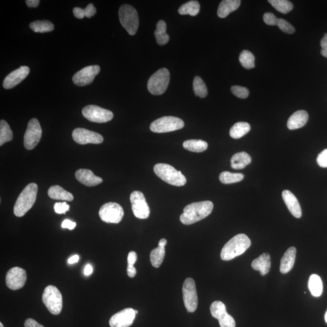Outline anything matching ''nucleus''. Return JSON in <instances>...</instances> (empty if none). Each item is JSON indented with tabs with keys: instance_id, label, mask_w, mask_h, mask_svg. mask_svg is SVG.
Listing matches in <instances>:
<instances>
[{
	"instance_id": "6e6552de",
	"label": "nucleus",
	"mask_w": 327,
	"mask_h": 327,
	"mask_svg": "<svg viewBox=\"0 0 327 327\" xmlns=\"http://www.w3.org/2000/svg\"><path fill=\"white\" fill-rule=\"evenodd\" d=\"M185 126V122L175 116H167L157 119L150 124L151 132L154 133H167L182 129Z\"/></svg>"
},
{
	"instance_id": "c9c22d12",
	"label": "nucleus",
	"mask_w": 327,
	"mask_h": 327,
	"mask_svg": "<svg viewBox=\"0 0 327 327\" xmlns=\"http://www.w3.org/2000/svg\"><path fill=\"white\" fill-rule=\"evenodd\" d=\"M244 178V175L239 173H231L229 172H223L220 175V182L225 185L241 182Z\"/></svg>"
},
{
	"instance_id": "20e7f679",
	"label": "nucleus",
	"mask_w": 327,
	"mask_h": 327,
	"mask_svg": "<svg viewBox=\"0 0 327 327\" xmlns=\"http://www.w3.org/2000/svg\"><path fill=\"white\" fill-rule=\"evenodd\" d=\"M153 171L157 177L169 185L181 187L187 183L186 178L182 172L178 171L168 164H157L154 166Z\"/></svg>"
},
{
	"instance_id": "0eeeda50",
	"label": "nucleus",
	"mask_w": 327,
	"mask_h": 327,
	"mask_svg": "<svg viewBox=\"0 0 327 327\" xmlns=\"http://www.w3.org/2000/svg\"><path fill=\"white\" fill-rule=\"evenodd\" d=\"M170 81V72L162 68L151 76L148 81L147 89L151 94L160 95L167 90Z\"/></svg>"
},
{
	"instance_id": "09e8293b",
	"label": "nucleus",
	"mask_w": 327,
	"mask_h": 327,
	"mask_svg": "<svg viewBox=\"0 0 327 327\" xmlns=\"http://www.w3.org/2000/svg\"><path fill=\"white\" fill-rule=\"evenodd\" d=\"M74 16L78 19H83L85 17L83 9L80 8H75L73 10Z\"/></svg>"
},
{
	"instance_id": "864d4df0",
	"label": "nucleus",
	"mask_w": 327,
	"mask_h": 327,
	"mask_svg": "<svg viewBox=\"0 0 327 327\" xmlns=\"http://www.w3.org/2000/svg\"><path fill=\"white\" fill-rule=\"evenodd\" d=\"M40 1L39 0H27L26 4L29 8H37L39 7Z\"/></svg>"
},
{
	"instance_id": "4d7b16f0",
	"label": "nucleus",
	"mask_w": 327,
	"mask_h": 327,
	"mask_svg": "<svg viewBox=\"0 0 327 327\" xmlns=\"http://www.w3.org/2000/svg\"><path fill=\"white\" fill-rule=\"evenodd\" d=\"M167 242L168 241L166 239H161L159 242L158 246L165 247Z\"/></svg>"
},
{
	"instance_id": "aec40b11",
	"label": "nucleus",
	"mask_w": 327,
	"mask_h": 327,
	"mask_svg": "<svg viewBox=\"0 0 327 327\" xmlns=\"http://www.w3.org/2000/svg\"><path fill=\"white\" fill-rule=\"evenodd\" d=\"M75 178L82 185L87 187L98 186L103 182L101 178L96 176L89 169H79L76 172Z\"/></svg>"
},
{
	"instance_id": "6ab92c4d",
	"label": "nucleus",
	"mask_w": 327,
	"mask_h": 327,
	"mask_svg": "<svg viewBox=\"0 0 327 327\" xmlns=\"http://www.w3.org/2000/svg\"><path fill=\"white\" fill-rule=\"evenodd\" d=\"M30 69L28 66H21L18 69L12 72L5 78L3 83L6 89H10L18 85L25 79L28 77Z\"/></svg>"
},
{
	"instance_id": "5fc2aeb1",
	"label": "nucleus",
	"mask_w": 327,
	"mask_h": 327,
	"mask_svg": "<svg viewBox=\"0 0 327 327\" xmlns=\"http://www.w3.org/2000/svg\"><path fill=\"white\" fill-rule=\"evenodd\" d=\"M93 272V268L90 264H87L84 268V274L86 276L90 275Z\"/></svg>"
},
{
	"instance_id": "c85d7f7f",
	"label": "nucleus",
	"mask_w": 327,
	"mask_h": 327,
	"mask_svg": "<svg viewBox=\"0 0 327 327\" xmlns=\"http://www.w3.org/2000/svg\"><path fill=\"white\" fill-rule=\"evenodd\" d=\"M183 147L193 152L201 153L207 149L208 144L201 139H190L184 142Z\"/></svg>"
},
{
	"instance_id": "5701e85b",
	"label": "nucleus",
	"mask_w": 327,
	"mask_h": 327,
	"mask_svg": "<svg viewBox=\"0 0 327 327\" xmlns=\"http://www.w3.org/2000/svg\"><path fill=\"white\" fill-rule=\"evenodd\" d=\"M308 120V114L305 110H298L294 112L287 121V127L290 130L298 129L306 124Z\"/></svg>"
},
{
	"instance_id": "f704fd0d",
	"label": "nucleus",
	"mask_w": 327,
	"mask_h": 327,
	"mask_svg": "<svg viewBox=\"0 0 327 327\" xmlns=\"http://www.w3.org/2000/svg\"><path fill=\"white\" fill-rule=\"evenodd\" d=\"M13 133L12 132L10 125L5 120L0 121V145L2 146L6 142L13 140Z\"/></svg>"
},
{
	"instance_id": "a878e982",
	"label": "nucleus",
	"mask_w": 327,
	"mask_h": 327,
	"mask_svg": "<svg viewBox=\"0 0 327 327\" xmlns=\"http://www.w3.org/2000/svg\"><path fill=\"white\" fill-rule=\"evenodd\" d=\"M48 195L51 199L72 201L74 200V196L71 193L65 191L60 186H51L48 190Z\"/></svg>"
},
{
	"instance_id": "2eb2a0df",
	"label": "nucleus",
	"mask_w": 327,
	"mask_h": 327,
	"mask_svg": "<svg viewBox=\"0 0 327 327\" xmlns=\"http://www.w3.org/2000/svg\"><path fill=\"white\" fill-rule=\"evenodd\" d=\"M72 138L79 144H101L104 141L100 134L83 128H77L73 131Z\"/></svg>"
},
{
	"instance_id": "a19ab883",
	"label": "nucleus",
	"mask_w": 327,
	"mask_h": 327,
	"mask_svg": "<svg viewBox=\"0 0 327 327\" xmlns=\"http://www.w3.org/2000/svg\"><path fill=\"white\" fill-rule=\"evenodd\" d=\"M231 91L233 95L239 98H247L249 95V91L246 87L239 86H233L231 87Z\"/></svg>"
},
{
	"instance_id": "39448f33",
	"label": "nucleus",
	"mask_w": 327,
	"mask_h": 327,
	"mask_svg": "<svg viewBox=\"0 0 327 327\" xmlns=\"http://www.w3.org/2000/svg\"><path fill=\"white\" fill-rule=\"evenodd\" d=\"M118 14L122 27L130 36H135L139 27L138 14L135 8L129 5H122Z\"/></svg>"
},
{
	"instance_id": "de8ad7c7",
	"label": "nucleus",
	"mask_w": 327,
	"mask_h": 327,
	"mask_svg": "<svg viewBox=\"0 0 327 327\" xmlns=\"http://www.w3.org/2000/svg\"><path fill=\"white\" fill-rule=\"evenodd\" d=\"M77 226V224L75 222H73L69 220H64L62 224H61V227L64 228V229H68L70 230H74Z\"/></svg>"
},
{
	"instance_id": "f3484780",
	"label": "nucleus",
	"mask_w": 327,
	"mask_h": 327,
	"mask_svg": "<svg viewBox=\"0 0 327 327\" xmlns=\"http://www.w3.org/2000/svg\"><path fill=\"white\" fill-rule=\"evenodd\" d=\"M27 279L26 271L22 268L16 267L8 271L6 276V283L8 288L17 290L24 287Z\"/></svg>"
},
{
	"instance_id": "ddd939ff",
	"label": "nucleus",
	"mask_w": 327,
	"mask_h": 327,
	"mask_svg": "<svg viewBox=\"0 0 327 327\" xmlns=\"http://www.w3.org/2000/svg\"><path fill=\"white\" fill-rule=\"evenodd\" d=\"M130 200L134 215L137 218L145 220L149 217L150 208L144 194L139 191H134L130 194Z\"/></svg>"
},
{
	"instance_id": "f03ea898",
	"label": "nucleus",
	"mask_w": 327,
	"mask_h": 327,
	"mask_svg": "<svg viewBox=\"0 0 327 327\" xmlns=\"http://www.w3.org/2000/svg\"><path fill=\"white\" fill-rule=\"evenodd\" d=\"M250 245V239L246 235H236L224 245L221 250V258L223 261H230L243 254Z\"/></svg>"
},
{
	"instance_id": "3c124183",
	"label": "nucleus",
	"mask_w": 327,
	"mask_h": 327,
	"mask_svg": "<svg viewBox=\"0 0 327 327\" xmlns=\"http://www.w3.org/2000/svg\"><path fill=\"white\" fill-rule=\"evenodd\" d=\"M137 260V255L135 252L132 251L129 253H128L127 257V262L128 265H132L135 264V262Z\"/></svg>"
},
{
	"instance_id": "bf43d9fd",
	"label": "nucleus",
	"mask_w": 327,
	"mask_h": 327,
	"mask_svg": "<svg viewBox=\"0 0 327 327\" xmlns=\"http://www.w3.org/2000/svg\"><path fill=\"white\" fill-rule=\"evenodd\" d=\"M0 327H4V325H3V323L2 322L0 323Z\"/></svg>"
},
{
	"instance_id": "6e6d98bb",
	"label": "nucleus",
	"mask_w": 327,
	"mask_h": 327,
	"mask_svg": "<svg viewBox=\"0 0 327 327\" xmlns=\"http://www.w3.org/2000/svg\"><path fill=\"white\" fill-rule=\"evenodd\" d=\"M79 256L78 255H74L71 257V258H70L68 260V263L70 264H74L75 263H77L78 261H79Z\"/></svg>"
},
{
	"instance_id": "a18cd8bd",
	"label": "nucleus",
	"mask_w": 327,
	"mask_h": 327,
	"mask_svg": "<svg viewBox=\"0 0 327 327\" xmlns=\"http://www.w3.org/2000/svg\"><path fill=\"white\" fill-rule=\"evenodd\" d=\"M84 11L85 17L89 19L94 16L96 13V8L92 4L87 5V7L85 9H84Z\"/></svg>"
},
{
	"instance_id": "4c0bfd02",
	"label": "nucleus",
	"mask_w": 327,
	"mask_h": 327,
	"mask_svg": "<svg viewBox=\"0 0 327 327\" xmlns=\"http://www.w3.org/2000/svg\"><path fill=\"white\" fill-rule=\"evenodd\" d=\"M268 3L276 11L282 14H288L293 9V5L287 0H269Z\"/></svg>"
},
{
	"instance_id": "052dcab7",
	"label": "nucleus",
	"mask_w": 327,
	"mask_h": 327,
	"mask_svg": "<svg viewBox=\"0 0 327 327\" xmlns=\"http://www.w3.org/2000/svg\"><path fill=\"white\" fill-rule=\"evenodd\" d=\"M135 313H136V314H137V313H138V311H136V310H135Z\"/></svg>"
},
{
	"instance_id": "ea45409f",
	"label": "nucleus",
	"mask_w": 327,
	"mask_h": 327,
	"mask_svg": "<svg viewBox=\"0 0 327 327\" xmlns=\"http://www.w3.org/2000/svg\"><path fill=\"white\" fill-rule=\"evenodd\" d=\"M277 26H278L279 28L282 32H284L286 34H292L296 31V29L294 28V26H292L290 23H289L284 19H279Z\"/></svg>"
},
{
	"instance_id": "37998d69",
	"label": "nucleus",
	"mask_w": 327,
	"mask_h": 327,
	"mask_svg": "<svg viewBox=\"0 0 327 327\" xmlns=\"http://www.w3.org/2000/svg\"><path fill=\"white\" fill-rule=\"evenodd\" d=\"M70 206L66 202L57 203L55 204L54 210L58 214H65L69 211Z\"/></svg>"
},
{
	"instance_id": "9b49d317",
	"label": "nucleus",
	"mask_w": 327,
	"mask_h": 327,
	"mask_svg": "<svg viewBox=\"0 0 327 327\" xmlns=\"http://www.w3.org/2000/svg\"><path fill=\"white\" fill-rule=\"evenodd\" d=\"M42 136V129L40 122L36 118L29 121L24 136V145L27 150L34 149L39 144Z\"/></svg>"
},
{
	"instance_id": "58836bf2",
	"label": "nucleus",
	"mask_w": 327,
	"mask_h": 327,
	"mask_svg": "<svg viewBox=\"0 0 327 327\" xmlns=\"http://www.w3.org/2000/svg\"><path fill=\"white\" fill-rule=\"evenodd\" d=\"M193 88L196 96L200 98H205L208 94L205 83L200 77H195L193 83Z\"/></svg>"
},
{
	"instance_id": "b1692460",
	"label": "nucleus",
	"mask_w": 327,
	"mask_h": 327,
	"mask_svg": "<svg viewBox=\"0 0 327 327\" xmlns=\"http://www.w3.org/2000/svg\"><path fill=\"white\" fill-rule=\"evenodd\" d=\"M252 267L254 270L259 271L262 276H265L269 272L271 268L270 255L264 253L252 262Z\"/></svg>"
},
{
	"instance_id": "603ef678",
	"label": "nucleus",
	"mask_w": 327,
	"mask_h": 327,
	"mask_svg": "<svg viewBox=\"0 0 327 327\" xmlns=\"http://www.w3.org/2000/svg\"><path fill=\"white\" fill-rule=\"evenodd\" d=\"M127 272L128 276L130 277H134L136 274V270L135 267L132 265H128L127 268Z\"/></svg>"
},
{
	"instance_id": "cd10ccee",
	"label": "nucleus",
	"mask_w": 327,
	"mask_h": 327,
	"mask_svg": "<svg viewBox=\"0 0 327 327\" xmlns=\"http://www.w3.org/2000/svg\"><path fill=\"white\" fill-rule=\"evenodd\" d=\"M166 30H167V25H166L165 21L160 20L157 22L156 30L154 32L157 45L163 46L169 42L170 38H169V35L166 33Z\"/></svg>"
},
{
	"instance_id": "49530a36",
	"label": "nucleus",
	"mask_w": 327,
	"mask_h": 327,
	"mask_svg": "<svg viewBox=\"0 0 327 327\" xmlns=\"http://www.w3.org/2000/svg\"><path fill=\"white\" fill-rule=\"evenodd\" d=\"M321 50L320 54L323 57L327 58V34H324V36L320 41Z\"/></svg>"
},
{
	"instance_id": "412c9836",
	"label": "nucleus",
	"mask_w": 327,
	"mask_h": 327,
	"mask_svg": "<svg viewBox=\"0 0 327 327\" xmlns=\"http://www.w3.org/2000/svg\"><path fill=\"white\" fill-rule=\"evenodd\" d=\"M283 200L292 215L296 218L302 217V210L298 200L290 191L285 190L282 194Z\"/></svg>"
},
{
	"instance_id": "f8f14e48",
	"label": "nucleus",
	"mask_w": 327,
	"mask_h": 327,
	"mask_svg": "<svg viewBox=\"0 0 327 327\" xmlns=\"http://www.w3.org/2000/svg\"><path fill=\"white\" fill-rule=\"evenodd\" d=\"M183 294L187 310L191 313L195 312L198 307V295L195 282L191 277L184 282Z\"/></svg>"
},
{
	"instance_id": "7ed1b4c3",
	"label": "nucleus",
	"mask_w": 327,
	"mask_h": 327,
	"mask_svg": "<svg viewBox=\"0 0 327 327\" xmlns=\"http://www.w3.org/2000/svg\"><path fill=\"white\" fill-rule=\"evenodd\" d=\"M38 186L36 183H30L26 187L19 195L14 208V215L22 217L26 214L36 203Z\"/></svg>"
},
{
	"instance_id": "e433bc0d",
	"label": "nucleus",
	"mask_w": 327,
	"mask_h": 327,
	"mask_svg": "<svg viewBox=\"0 0 327 327\" xmlns=\"http://www.w3.org/2000/svg\"><path fill=\"white\" fill-rule=\"evenodd\" d=\"M239 61L242 67L246 69H252L255 68V58L252 52L244 50L241 52L239 58Z\"/></svg>"
},
{
	"instance_id": "473e14b6",
	"label": "nucleus",
	"mask_w": 327,
	"mask_h": 327,
	"mask_svg": "<svg viewBox=\"0 0 327 327\" xmlns=\"http://www.w3.org/2000/svg\"><path fill=\"white\" fill-rule=\"evenodd\" d=\"M29 27L36 33H46V32H51L54 29L53 23L48 20H42V21H36L32 22L29 25Z\"/></svg>"
},
{
	"instance_id": "4be33fe9",
	"label": "nucleus",
	"mask_w": 327,
	"mask_h": 327,
	"mask_svg": "<svg viewBox=\"0 0 327 327\" xmlns=\"http://www.w3.org/2000/svg\"><path fill=\"white\" fill-rule=\"evenodd\" d=\"M296 255V249L294 247H291L286 251L280 264V271L281 273L286 274L292 270L295 262Z\"/></svg>"
},
{
	"instance_id": "72a5a7b5",
	"label": "nucleus",
	"mask_w": 327,
	"mask_h": 327,
	"mask_svg": "<svg viewBox=\"0 0 327 327\" xmlns=\"http://www.w3.org/2000/svg\"><path fill=\"white\" fill-rule=\"evenodd\" d=\"M166 254L165 247L158 246L150 253V262L152 266L159 268L162 264Z\"/></svg>"
},
{
	"instance_id": "9d476101",
	"label": "nucleus",
	"mask_w": 327,
	"mask_h": 327,
	"mask_svg": "<svg viewBox=\"0 0 327 327\" xmlns=\"http://www.w3.org/2000/svg\"><path fill=\"white\" fill-rule=\"evenodd\" d=\"M82 114L89 121L96 123H104L112 120L113 118V113L111 111L95 105H89L84 107Z\"/></svg>"
},
{
	"instance_id": "13d9d810",
	"label": "nucleus",
	"mask_w": 327,
	"mask_h": 327,
	"mask_svg": "<svg viewBox=\"0 0 327 327\" xmlns=\"http://www.w3.org/2000/svg\"><path fill=\"white\" fill-rule=\"evenodd\" d=\"M325 322L327 323V310H326V313L325 314Z\"/></svg>"
},
{
	"instance_id": "7c9ffc66",
	"label": "nucleus",
	"mask_w": 327,
	"mask_h": 327,
	"mask_svg": "<svg viewBox=\"0 0 327 327\" xmlns=\"http://www.w3.org/2000/svg\"><path fill=\"white\" fill-rule=\"evenodd\" d=\"M250 125L245 122H239L233 125L230 130V135L233 139H239L250 132Z\"/></svg>"
},
{
	"instance_id": "a211bd4d",
	"label": "nucleus",
	"mask_w": 327,
	"mask_h": 327,
	"mask_svg": "<svg viewBox=\"0 0 327 327\" xmlns=\"http://www.w3.org/2000/svg\"><path fill=\"white\" fill-rule=\"evenodd\" d=\"M135 309L127 308L118 312L112 317L109 320L111 327H128L132 325L135 319Z\"/></svg>"
},
{
	"instance_id": "4468645a",
	"label": "nucleus",
	"mask_w": 327,
	"mask_h": 327,
	"mask_svg": "<svg viewBox=\"0 0 327 327\" xmlns=\"http://www.w3.org/2000/svg\"><path fill=\"white\" fill-rule=\"evenodd\" d=\"M212 316L217 319L221 327H235L236 322L232 316L227 313L226 306L223 302L215 301L210 306Z\"/></svg>"
},
{
	"instance_id": "c03bdc74",
	"label": "nucleus",
	"mask_w": 327,
	"mask_h": 327,
	"mask_svg": "<svg viewBox=\"0 0 327 327\" xmlns=\"http://www.w3.org/2000/svg\"><path fill=\"white\" fill-rule=\"evenodd\" d=\"M318 165L321 168H327V148L319 154L317 157Z\"/></svg>"
},
{
	"instance_id": "bb28decb",
	"label": "nucleus",
	"mask_w": 327,
	"mask_h": 327,
	"mask_svg": "<svg viewBox=\"0 0 327 327\" xmlns=\"http://www.w3.org/2000/svg\"><path fill=\"white\" fill-rule=\"evenodd\" d=\"M252 157L250 154L244 151L236 153L231 159V167L236 170L243 169L252 162Z\"/></svg>"
},
{
	"instance_id": "f257e3e1",
	"label": "nucleus",
	"mask_w": 327,
	"mask_h": 327,
	"mask_svg": "<svg viewBox=\"0 0 327 327\" xmlns=\"http://www.w3.org/2000/svg\"><path fill=\"white\" fill-rule=\"evenodd\" d=\"M214 209V204L209 201L194 203L186 206L181 215L183 224L191 225L208 217Z\"/></svg>"
},
{
	"instance_id": "dca6fc26",
	"label": "nucleus",
	"mask_w": 327,
	"mask_h": 327,
	"mask_svg": "<svg viewBox=\"0 0 327 327\" xmlns=\"http://www.w3.org/2000/svg\"><path fill=\"white\" fill-rule=\"evenodd\" d=\"M100 72V67L98 65L87 66L76 73L72 78V81L76 86L83 87L89 85Z\"/></svg>"
},
{
	"instance_id": "79ce46f5",
	"label": "nucleus",
	"mask_w": 327,
	"mask_h": 327,
	"mask_svg": "<svg viewBox=\"0 0 327 327\" xmlns=\"http://www.w3.org/2000/svg\"><path fill=\"white\" fill-rule=\"evenodd\" d=\"M278 19L273 14L270 13H265L263 16L264 23L269 26H277Z\"/></svg>"
},
{
	"instance_id": "8fccbe9b",
	"label": "nucleus",
	"mask_w": 327,
	"mask_h": 327,
	"mask_svg": "<svg viewBox=\"0 0 327 327\" xmlns=\"http://www.w3.org/2000/svg\"><path fill=\"white\" fill-rule=\"evenodd\" d=\"M25 327H45L42 325H41L39 323H38L36 320H35L31 318L26 319L25 323Z\"/></svg>"
},
{
	"instance_id": "393cba45",
	"label": "nucleus",
	"mask_w": 327,
	"mask_h": 327,
	"mask_svg": "<svg viewBox=\"0 0 327 327\" xmlns=\"http://www.w3.org/2000/svg\"><path fill=\"white\" fill-rule=\"evenodd\" d=\"M240 0H224L222 1L218 10V16L221 19L226 18L230 13L237 10L240 7Z\"/></svg>"
},
{
	"instance_id": "1a4fd4ad",
	"label": "nucleus",
	"mask_w": 327,
	"mask_h": 327,
	"mask_svg": "<svg viewBox=\"0 0 327 327\" xmlns=\"http://www.w3.org/2000/svg\"><path fill=\"white\" fill-rule=\"evenodd\" d=\"M124 215L123 209L116 203L105 204L99 211L101 220L106 223L118 224L122 220Z\"/></svg>"
},
{
	"instance_id": "c756f323",
	"label": "nucleus",
	"mask_w": 327,
	"mask_h": 327,
	"mask_svg": "<svg viewBox=\"0 0 327 327\" xmlns=\"http://www.w3.org/2000/svg\"><path fill=\"white\" fill-rule=\"evenodd\" d=\"M308 288L313 296H321L323 292V284L319 276L315 274H311L309 278Z\"/></svg>"
},
{
	"instance_id": "423d86ee",
	"label": "nucleus",
	"mask_w": 327,
	"mask_h": 327,
	"mask_svg": "<svg viewBox=\"0 0 327 327\" xmlns=\"http://www.w3.org/2000/svg\"><path fill=\"white\" fill-rule=\"evenodd\" d=\"M44 304L54 315L59 314L63 308V297L59 290L54 285H49L44 290L42 296Z\"/></svg>"
},
{
	"instance_id": "2f4dec72",
	"label": "nucleus",
	"mask_w": 327,
	"mask_h": 327,
	"mask_svg": "<svg viewBox=\"0 0 327 327\" xmlns=\"http://www.w3.org/2000/svg\"><path fill=\"white\" fill-rule=\"evenodd\" d=\"M200 5L197 1H190L183 4L178 10V13L181 15H189L195 17L199 14Z\"/></svg>"
}]
</instances>
